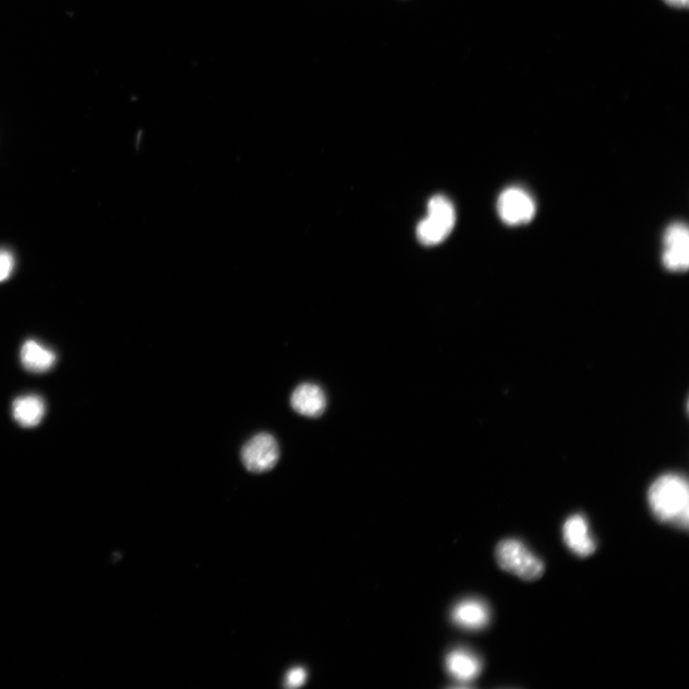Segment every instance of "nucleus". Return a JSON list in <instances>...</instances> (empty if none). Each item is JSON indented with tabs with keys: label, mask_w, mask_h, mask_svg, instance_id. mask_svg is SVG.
<instances>
[{
	"label": "nucleus",
	"mask_w": 689,
	"mask_h": 689,
	"mask_svg": "<svg viewBox=\"0 0 689 689\" xmlns=\"http://www.w3.org/2000/svg\"><path fill=\"white\" fill-rule=\"evenodd\" d=\"M290 402L295 412L308 418L320 417L327 407L324 391L314 383H304L297 387Z\"/></svg>",
	"instance_id": "nucleus-10"
},
{
	"label": "nucleus",
	"mask_w": 689,
	"mask_h": 689,
	"mask_svg": "<svg viewBox=\"0 0 689 689\" xmlns=\"http://www.w3.org/2000/svg\"><path fill=\"white\" fill-rule=\"evenodd\" d=\"M445 664L447 673L461 684L476 679L483 667L480 658L475 653L461 647L450 651Z\"/></svg>",
	"instance_id": "nucleus-9"
},
{
	"label": "nucleus",
	"mask_w": 689,
	"mask_h": 689,
	"mask_svg": "<svg viewBox=\"0 0 689 689\" xmlns=\"http://www.w3.org/2000/svg\"><path fill=\"white\" fill-rule=\"evenodd\" d=\"M280 449L275 437L260 433L244 445L242 450V461L245 468L252 473H265L276 466Z\"/></svg>",
	"instance_id": "nucleus-4"
},
{
	"label": "nucleus",
	"mask_w": 689,
	"mask_h": 689,
	"mask_svg": "<svg viewBox=\"0 0 689 689\" xmlns=\"http://www.w3.org/2000/svg\"><path fill=\"white\" fill-rule=\"evenodd\" d=\"M495 555L499 566L523 580H537L545 572V565L540 558L517 539H505L499 543Z\"/></svg>",
	"instance_id": "nucleus-2"
},
{
	"label": "nucleus",
	"mask_w": 689,
	"mask_h": 689,
	"mask_svg": "<svg viewBox=\"0 0 689 689\" xmlns=\"http://www.w3.org/2000/svg\"><path fill=\"white\" fill-rule=\"evenodd\" d=\"M12 413L20 426L32 429L43 421L45 414V403L39 396H23L14 401Z\"/></svg>",
	"instance_id": "nucleus-12"
},
{
	"label": "nucleus",
	"mask_w": 689,
	"mask_h": 689,
	"mask_svg": "<svg viewBox=\"0 0 689 689\" xmlns=\"http://www.w3.org/2000/svg\"><path fill=\"white\" fill-rule=\"evenodd\" d=\"M306 671L304 668L297 667L291 669L284 679V686L288 688L301 687L306 681Z\"/></svg>",
	"instance_id": "nucleus-14"
},
{
	"label": "nucleus",
	"mask_w": 689,
	"mask_h": 689,
	"mask_svg": "<svg viewBox=\"0 0 689 689\" xmlns=\"http://www.w3.org/2000/svg\"><path fill=\"white\" fill-rule=\"evenodd\" d=\"M451 620L458 627L469 631H480L489 624V606L477 599H467L458 602L451 611Z\"/></svg>",
	"instance_id": "nucleus-8"
},
{
	"label": "nucleus",
	"mask_w": 689,
	"mask_h": 689,
	"mask_svg": "<svg viewBox=\"0 0 689 689\" xmlns=\"http://www.w3.org/2000/svg\"><path fill=\"white\" fill-rule=\"evenodd\" d=\"M563 539L569 550L580 557L596 552L597 545L591 536L586 518L581 515L569 517L563 525Z\"/></svg>",
	"instance_id": "nucleus-7"
},
{
	"label": "nucleus",
	"mask_w": 689,
	"mask_h": 689,
	"mask_svg": "<svg viewBox=\"0 0 689 689\" xmlns=\"http://www.w3.org/2000/svg\"><path fill=\"white\" fill-rule=\"evenodd\" d=\"M20 360L29 372L42 374L52 369L56 362V354L39 342L28 340L21 348Z\"/></svg>",
	"instance_id": "nucleus-11"
},
{
	"label": "nucleus",
	"mask_w": 689,
	"mask_h": 689,
	"mask_svg": "<svg viewBox=\"0 0 689 689\" xmlns=\"http://www.w3.org/2000/svg\"><path fill=\"white\" fill-rule=\"evenodd\" d=\"M662 264L674 272L686 271L689 267V234L686 225H670L663 236Z\"/></svg>",
	"instance_id": "nucleus-6"
},
{
	"label": "nucleus",
	"mask_w": 689,
	"mask_h": 689,
	"mask_svg": "<svg viewBox=\"0 0 689 689\" xmlns=\"http://www.w3.org/2000/svg\"><path fill=\"white\" fill-rule=\"evenodd\" d=\"M15 257L7 249L0 248V283L7 281L15 270Z\"/></svg>",
	"instance_id": "nucleus-13"
},
{
	"label": "nucleus",
	"mask_w": 689,
	"mask_h": 689,
	"mask_svg": "<svg viewBox=\"0 0 689 689\" xmlns=\"http://www.w3.org/2000/svg\"><path fill=\"white\" fill-rule=\"evenodd\" d=\"M669 4L675 7H685L688 4V0H665Z\"/></svg>",
	"instance_id": "nucleus-15"
},
{
	"label": "nucleus",
	"mask_w": 689,
	"mask_h": 689,
	"mask_svg": "<svg viewBox=\"0 0 689 689\" xmlns=\"http://www.w3.org/2000/svg\"><path fill=\"white\" fill-rule=\"evenodd\" d=\"M455 222L453 202L445 196H435L430 200L427 217L418 225V239L426 246L441 244L453 230Z\"/></svg>",
	"instance_id": "nucleus-3"
},
{
	"label": "nucleus",
	"mask_w": 689,
	"mask_h": 689,
	"mask_svg": "<svg viewBox=\"0 0 689 689\" xmlns=\"http://www.w3.org/2000/svg\"><path fill=\"white\" fill-rule=\"evenodd\" d=\"M497 210L501 220L509 225L530 222L536 215V204L524 190L512 187L499 197Z\"/></svg>",
	"instance_id": "nucleus-5"
},
{
	"label": "nucleus",
	"mask_w": 689,
	"mask_h": 689,
	"mask_svg": "<svg viewBox=\"0 0 689 689\" xmlns=\"http://www.w3.org/2000/svg\"><path fill=\"white\" fill-rule=\"evenodd\" d=\"M653 515L659 521L686 530L689 520L687 482L678 475L669 474L658 478L648 492Z\"/></svg>",
	"instance_id": "nucleus-1"
}]
</instances>
